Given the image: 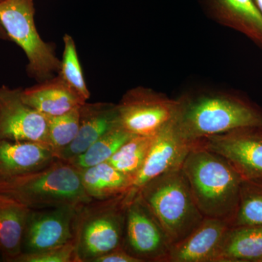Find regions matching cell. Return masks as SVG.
Masks as SVG:
<instances>
[{"label": "cell", "instance_id": "obj_1", "mask_svg": "<svg viewBox=\"0 0 262 262\" xmlns=\"http://www.w3.org/2000/svg\"><path fill=\"white\" fill-rule=\"evenodd\" d=\"M171 125L191 144L245 127H262V108L233 93L203 91L177 98Z\"/></svg>", "mask_w": 262, "mask_h": 262}, {"label": "cell", "instance_id": "obj_2", "mask_svg": "<svg viewBox=\"0 0 262 262\" xmlns=\"http://www.w3.org/2000/svg\"><path fill=\"white\" fill-rule=\"evenodd\" d=\"M182 170L203 216L231 225L238 206L244 179L221 155L193 144Z\"/></svg>", "mask_w": 262, "mask_h": 262}, {"label": "cell", "instance_id": "obj_3", "mask_svg": "<svg viewBox=\"0 0 262 262\" xmlns=\"http://www.w3.org/2000/svg\"><path fill=\"white\" fill-rule=\"evenodd\" d=\"M0 193L31 210L80 206L92 201L84 192L79 169L60 159L38 171L0 182Z\"/></svg>", "mask_w": 262, "mask_h": 262}, {"label": "cell", "instance_id": "obj_4", "mask_svg": "<svg viewBox=\"0 0 262 262\" xmlns=\"http://www.w3.org/2000/svg\"><path fill=\"white\" fill-rule=\"evenodd\" d=\"M138 193L171 246L187 237L205 218L182 168L151 179Z\"/></svg>", "mask_w": 262, "mask_h": 262}, {"label": "cell", "instance_id": "obj_5", "mask_svg": "<svg viewBox=\"0 0 262 262\" xmlns=\"http://www.w3.org/2000/svg\"><path fill=\"white\" fill-rule=\"evenodd\" d=\"M136 194L129 190L110 199L92 200L79 207L74 239L77 262H93L122 246L125 212Z\"/></svg>", "mask_w": 262, "mask_h": 262}, {"label": "cell", "instance_id": "obj_6", "mask_svg": "<svg viewBox=\"0 0 262 262\" xmlns=\"http://www.w3.org/2000/svg\"><path fill=\"white\" fill-rule=\"evenodd\" d=\"M34 0L0 2V25L12 41L23 50L30 77L42 82L58 75L61 61L51 43L41 38L34 21Z\"/></svg>", "mask_w": 262, "mask_h": 262}, {"label": "cell", "instance_id": "obj_7", "mask_svg": "<svg viewBox=\"0 0 262 262\" xmlns=\"http://www.w3.org/2000/svg\"><path fill=\"white\" fill-rule=\"evenodd\" d=\"M177 100L144 87L127 91L117 104L119 125L134 136H155L173 122Z\"/></svg>", "mask_w": 262, "mask_h": 262}, {"label": "cell", "instance_id": "obj_8", "mask_svg": "<svg viewBox=\"0 0 262 262\" xmlns=\"http://www.w3.org/2000/svg\"><path fill=\"white\" fill-rule=\"evenodd\" d=\"M122 247L141 262L167 261L171 247L138 192L127 204Z\"/></svg>", "mask_w": 262, "mask_h": 262}, {"label": "cell", "instance_id": "obj_9", "mask_svg": "<svg viewBox=\"0 0 262 262\" xmlns=\"http://www.w3.org/2000/svg\"><path fill=\"white\" fill-rule=\"evenodd\" d=\"M195 144L223 157L243 179L262 182V127L237 129Z\"/></svg>", "mask_w": 262, "mask_h": 262}, {"label": "cell", "instance_id": "obj_10", "mask_svg": "<svg viewBox=\"0 0 262 262\" xmlns=\"http://www.w3.org/2000/svg\"><path fill=\"white\" fill-rule=\"evenodd\" d=\"M80 206L30 209L22 241L21 253L37 252L74 241Z\"/></svg>", "mask_w": 262, "mask_h": 262}, {"label": "cell", "instance_id": "obj_11", "mask_svg": "<svg viewBox=\"0 0 262 262\" xmlns=\"http://www.w3.org/2000/svg\"><path fill=\"white\" fill-rule=\"evenodd\" d=\"M22 90L0 86V140L33 141L49 146L48 117L24 102Z\"/></svg>", "mask_w": 262, "mask_h": 262}, {"label": "cell", "instance_id": "obj_12", "mask_svg": "<svg viewBox=\"0 0 262 262\" xmlns=\"http://www.w3.org/2000/svg\"><path fill=\"white\" fill-rule=\"evenodd\" d=\"M193 144L176 132L171 124L155 136L149 154L131 190L139 192L146 183L160 175L182 168Z\"/></svg>", "mask_w": 262, "mask_h": 262}, {"label": "cell", "instance_id": "obj_13", "mask_svg": "<svg viewBox=\"0 0 262 262\" xmlns=\"http://www.w3.org/2000/svg\"><path fill=\"white\" fill-rule=\"evenodd\" d=\"M229 222L205 217L200 225L170 247L168 262H215Z\"/></svg>", "mask_w": 262, "mask_h": 262}, {"label": "cell", "instance_id": "obj_14", "mask_svg": "<svg viewBox=\"0 0 262 262\" xmlns=\"http://www.w3.org/2000/svg\"><path fill=\"white\" fill-rule=\"evenodd\" d=\"M57 159L46 144L0 140V182L38 171Z\"/></svg>", "mask_w": 262, "mask_h": 262}, {"label": "cell", "instance_id": "obj_15", "mask_svg": "<svg viewBox=\"0 0 262 262\" xmlns=\"http://www.w3.org/2000/svg\"><path fill=\"white\" fill-rule=\"evenodd\" d=\"M118 124L117 104L103 102L83 103L80 108L78 134L70 145L57 154L56 158L66 161L76 158Z\"/></svg>", "mask_w": 262, "mask_h": 262}, {"label": "cell", "instance_id": "obj_16", "mask_svg": "<svg viewBox=\"0 0 262 262\" xmlns=\"http://www.w3.org/2000/svg\"><path fill=\"white\" fill-rule=\"evenodd\" d=\"M21 98L48 117L63 115L87 102L58 75L22 90Z\"/></svg>", "mask_w": 262, "mask_h": 262}, {"label": "cell", "instance_id": "obj_17", "mask_svg": "<svg viewBox=\"0 0 262 262\" xmlns=\"http://www.w3.org/2000/svg\"><path fill=\"white\" fill-rule=\"evenodd\" d=\"M213 18L262 48V15L253 0H206Z\"/></svg>", "mask_w": 262, "mask_h": 262}, {"label": "cell", "instance_id": "obj_18", "mask_svg": "<svg viewBox=\"0 0 262 262\" xmlns=\"http://www.w3.org/2000/svg\"><path fill=\"white\" fill-rule=\"evenodd\" d=\"M30 209L0 193V258L14 262L21 253L26 223Z\"/></svg>", "mask_w": 262, "mask_h": 262}, {"label": "cell", "instance_id": "obj_19", "mask_svg": "<svg viewBox=\"0 0 262 262\" xmlns=\"http://www.w3.org/2000/svg\"><path fill=\"white\" fill-rule=\"evenodd\" d=\"M262 225L230 226L215 262H261Z\"/></svg>", "mask_w": 262, "mask_h": 262}, {"label": "cell", "instance_id": "obj_20", "mask_svg": "<svg viewBox=\"0 0 262 262\" xmlns=\"http://www.w3.org/2000/svg\"><path fill=\"white\" fill-rule=\"evenodd\" d=\"M84 192L92 200L110 199L130 190L134 180L114 168L107 161L78 168Z\"/></svg>", "mask_w": 262, "mask_h": 262}, {"label": "cell", "instance_id": "obj_21", "mask_svg": "<svg viewBox=\"0 0 262 262\" xmlns=\"http://www.w3.org/2000/svg\"><path fill=\"white\" fill-rule=\"evenodd\" d=\"M155 136H133L108 159V163L132 179L134 184L145 163Z\"/></svg>", "mask_w": 262, "mask_h": 262}, {"label": "cell", "instance_id": "obj_22", "mask_svg": "<svg viewBox=\"0 0 262 262\" xmlns=\"http://www.w3.org/2000/svg\"><path fill=\"white\" fill-rule=\"evenodd\" d=\"M134 135L122 128L118 124L99 138L83 153L68 162L80 169L104 163L108 161Z\"/></svg>", "mask_w": 262, "mask_h": 262}, {"label": "cell", "instance_id": "obj_23", "mask_svg": "<svg viewBox=\"0 0 262 262\" xmlns=\"http://www.w3.org/2000/svg\"><path fill=\"white\" fill-rule=\"evenodd\" d=\"M262 225V182L244 179L238 206L230 226Z\"/></svg>", "mask_w": 262, "mask_h": 262}, {"label": "cell", "instance_id": "obj_24", "mask_svg": "<svg viewBox=\"0 0 262 262\" xmlns=\"http://www.w3.org/2000/svg\"><path fill=\"white\" fill-rule=\"evenodd\" d=\"M80 108H73L58 116L48 117V144L55 155L70 145L78 134Z\"/></svg>", "mask_w": 262, "mask_h": 262}, {"label": "cell", "instance_id": "obj_25", "mask_svg": "<svg viewBox=\"0 0 262 262\" xmlns=\"http://www.w3.org/2000/svg\"><path fill=\"white\" fill-rule=\"evenodd\" d=\"M64 50L62 58L61 69L58 75L66 83L76 91L84 101L89 99L90 94L84 81L82 67L77 55V48L73 38L69 34L63 37Z\"/></svg>", "mask_w": 262, "mask_h": 262}, {"label": "cell", "instance_id": "obj_26", "mask_svg": "<svg viewBox=\"0 0 262 262\" xmlns=\"http://www.w3.org/2000/svg\"><path fill=\"white\" fill-rule=\"evenodd\" d=\"M14 262H77L75 243L37 252L20 253Z\"/></svg>", "mask_w": 262, "mask_h": 262}, {"label": "cell", "instance_id": "obj_27", "mask_svg": "<svg viewBox=\"0 0 262 262\" xmlns=\"http://www.w3.org/2000/svg\"><path fill=\"white\" fill-rule=\"evenodd\" d=\"M93 262H141L127 252L122 246L96 258Z\"/></svg>", "mask_w": 262, "mask_h": 262}, {"label": "cell", "instance_id": "obj_28", "mask_svg": "<svg viewBox=\"0 0 262 262\" xmlns=\"http://www.w3.org/2000/svg\"><path fill=\"white\" fill-rule=\"evenodd\" d=\"M253 1H254L255 4H256V7H257L258 10H259L260 13L262 15V0H253Z\"/></svg>", "mask_w": 262, "mask_h": 262}, {"label": "cell", "instance_id": "obj_29", "mask_svg": "<svg viewBox=\"0 0 262 262\" xmlns=\"http://www.w3.org/2000/svg\"><path fill=\"white\" fill-rule=\"evenodd\" d=\"M0 261H2L1 258H0Z\"/></svg>", "mask_w": 262, "mask_h": 262}, {"label": "cell", "instance_id": "obj_30", "mask_svg": "<svg viewBox=\"0 0 262 262\" xmlns=\"http://www.w3.org/2000/svg\"><path fill=\"white\" fill-rule=\"evenodd\" d=\"M2 1H3V0H0V2H2Z\"/></svg>", "mask_w": 262, "mask_h": 262}, {"label": "cell", "instance_id": "obj_31", "mask_svg": "<svg viewBox=\"0 0 262 262\" xmlns=\"http://www.w3.org/2000/svg\"><path fill=\"white\" fill-rule=\"evenodd\" d=\"M261 262H262V259H261Z\"/></svg>", "mask_w": 262, "mask_h": 262}]
</instances>
